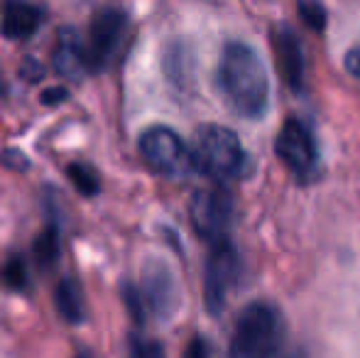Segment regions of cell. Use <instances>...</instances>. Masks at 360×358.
Listing matches in <instances>:
<instances>
[{"label":"cell","mask_w":360,"mask_h":358,"mask_svg":"<svg viewBox=\"0 0 360 358\" xmlns=\"http://www.w3.org/2000/svg\"><path fill=\"white\" fill-rule=\"evenodd\" d=\"M218 84L236 113L260 118L270 106V79L260 54L245 42H228L218 64Z\"/></svg>","instance_id":"6da1fadb"},{"label":"cell","mask_w":360,"mask_h":358,"mask_svg":"<svg viewBox=\"0 0 360 358\" xmlns=\"http://www.w3.org/2000/svg\"><path fill=\"white\" fill-rule=\"evenodd\" d=\"M285 341V319L270 302H252L238 317L233 334L236 358H275Z\"/></svg>","instance_id":"7a4b0ae2"},{"label":"cell","mask_w":360,"mask_h":358,"mask_svg":"<svg viewBox=\"0 0 360 358\" xmlns=\"http://www.w3.org/2000/svg\"><path fill=\"white\" fill-rule=\"evenodd\" d=\"M191 165L216 181L236 179L245 167V150L233 130L223 125H204L191 143Z\"/></svg>","instance_id":"3957f363"},{"label":"cell","mask_w":360,"mask_h":358,"mask_svg":"<svg viewBox=\"0 0 360 358\" xmlns=\"http://www.w3.org/2000/svg\"><path fill=\"white\" fill-rule=\"evenodd\" d=\"M140 155L157 174H165L172 179H181L194 170L191 165V150L179 135L167 125L147 128L140 135Z\"/></svg>","instance_id":"277c9868"},{"label":"cell","mask_w":360,"mask_h":358,"mask_svg":"<svg viewBox=\"0 0 360 358\" xmlns=\"http://www.w3.org/2000/svg\"><path fill=\"white\" fill-rule=\"evenodd\" d=\"M275 150L280 155L282 165L292 170L297 177L309 179L311 174H316L319 170L316 140H314L309 125L302 123L299 118L285 120V125L280 128V135H277Z\"/></svg>","instance_id":"5b68a950"},{"label":"cell","mask_w":360,"mask_h":358,"mask_svg":"<svg viewBox=\"0 0 360 358\" xmlns=\"http://www.w3.org/2000/svg\"><path fill=\"white\" fill-rule=\"evenodd\" d=\"M191 226L194 231L206 238L211 245L228 241V229H231V216H233V204L231 196L223 189H201L194 194L189 206Z\"/></svg>","instance_id":"8992f818"},{"label":"cell","mask_w":360,"mask_h":358,"mask_svg":"<svg viewBox=\"0 0 360 358\" xmlns=\"http://www.w3.org/2000/svg\"><path fill=\"white\" fill-rule=\"evenodd\" d=\"M238 270H240V263H238V253L231 241L211 245L209 260H206V307L209 312L214 314L221 312L228 290L238 277Z\"/></svg>","instance_id":"52a82bcc"},{"label":"cell","mask_w":360,"mask_h":358,"mask_svg":"<svg viewBox=\"0 0 360 358\" xmlns=\"http://www.w3.org/2000/svg\"><path fill=\"white\" fill-rule=\"evenodd\" d=\"M125 34V15L118 10H103L94 18L89 30V39L84 42V52H86V62L89 69L103 67L113 52L118 49L120 39Z\"/></svg>","instance_id":"ba28073f"},{"label":"cell","mask_w":360,"mask_h":358,"mask_svg":"<svg viewBox=\"0 0 360 358\" xmlns=\"http://www.w3.org/2000/svg\"><path fill=\"white\" fill-rule=\"evenodd\" d=\"M140 300H143V305L150 307L155 314H162V317L172 314V309L176 307V287H174V280H172V272L167 270L165 265H155V268L147 270Z\"/></svg>","instance_id":"9c48e42d"},{"label":"cell","mask_w":360,"mask_h":358,"mask_svg":"<svg viewBox=\"0 0 360 358\" xmlns=\"http://www.w3.org/2000/svg\"><path fill=\"white\" fill-rule=\"evenodd\" d=\"M275 54H277V67H280L282 77L292 89H302L304 82V49L299 44L297 34L292 30H280L275 34Z\"/></svg>","instance_id":"30bf717a"},{"label":"cell","mask_w":360,"mask_h":358,"mask_svg":"<svg viewBox=\"0 0 360 358\" xmlns=\"http://www.w3.org/2000/svg\"><path fill=\"white\" fill-rule=\"evenodd\" d=\"M39 23H42V13L34 5L22 3V0H10L3 8L0 30L10 39H27L30 34L37 32Z\"/></svg>","instance_id":"8fae6325"},{"label":"cell","mask_w":360,"mask_h":358,"mask_svg":"<svg viewBox=\"0 0 360 358\" xmlns=\"http://www.w3.org/2000/svg\"><path fill=\"white\" fill-rule=\"evenodd\" d=\"M54 67H57L59 74H64L69 79H79L81 74L91 72L89 62H86L84 42H81V37H76L72 30L59 34L57 52H54Z\"/></svg>","instance_id":"7c38bea8"},{"label":"cell","mask_w":360,"mask_h":358,"mask_svg":"<svg viewBox=\"0 0 360 358\" xmlns=\"http://www.w3.org/2000/svg\"><path fill=\"white\" fill-rule=\"evenodd\" d=\"M54 300H57L59 314H62L69 324H79V321L84 319V295H81V287L76 280L67 277V280L59 282Z\"/></svg>","instance_id":"4fadbf2b"},{"label":"cell","mask_w":360,"mask_h":358,"mask_svg":"<svg viewBox=\"0 0 360 358\" xmlns=\"http://www.w3.org/2000/svg\"><path fill=\"white\" fill-rule=\"evenodd\" d=\"M34 253H37L39 265L44 268H52L59 258V234L54 226H47L42 231V236L37 238V245H34Z\"/></svg>","instance_id":"5bb4252c"},{"label":"cell","mask_w":360,"mask_h":358,"mask_svg":"<svg viewBox=\"0 0 360 358\" xmlns=\"http://www.w3.org/2000/svg\"><path fill=\"white\" fill-rule=\"evenodd\" d=\"M69 179L89 196L98 191V174H96L89 165H69Z\"/></svg>","instance_id":"9a60e30c"},{"label":"cell","mask_w":360,"mask_h":358,"mask_svg":"<svg viewBox=\"0 0 360 358\" xmlns=\"http://www.w3.org/2000/svg\"><path fill=\"white\" fill-rule=\"evenodd\" d=\"M0 280L13 290H22L27 285V272H25V263L20 258H10L0 270Z\"/></svg>","instance_id":"2e32d148"},{"label":"cell","mask_w":360,"mask_h":358,"mask_svg":"<svg viewBox=\"0 0 360 358\" xmlns=\"http://www.w3.org/2000/svg\"><path fill=\"white\" fill-rule=\"evenodd\" d=\"M130 358H165V349L160 341L152 339H135L130 346Z\"/></svg>","instance_id":"e0dca14e"},{"label":"cell","mask_w":360,"mask_h":358,"mask_svg":"<svg viewBox=\"0 0 360 358\" xmlns=\"http://www.w3.org/2000/svg\"><path fill=\"white\" fill-rule=\"evenodd\" d=\"M343 67L348 69V74H351V77H356L360 82V44H356L353 49H348L346 59H343Z\"/></svg>","instance_id":"ac0fdd59"},{"label":"cell","mask_w":360,"mask_h":358,"mask_svg":"<svg viewBox=\"0 0 360 358\" xmlns=\"http://www.w3.org/2000/svg\"><path fill=\"white\" fill-rule=\"evenodd\" d=\"M184 358H209V349H206L204 339H199V336H196V339L186 346Z\"/></svg>","instance_id":"d6986e66"},{"label":"cell","mask_w":360,"mask_h":358,"mask_svg":"<svg viewBox=\"0 0 360 358\" xmlns=\"http://www.w3.org/2000/svg\"><path fill=\"white\" fill-rule=\"evenodd\" d=\"M289 358H302V356H299V354H294V356H289Z\"/></svg>","instance_id":"ffe728a7"},{"label":"cell","mask_w":360,"mask_h":358,"mask_svg":"<svg viewBox=\"0 0 360 358\" xmlns=\"http://www.w3.org/2000/svg\"><path fill=\"white\" fill-rule=\"evenodd\" d=\"M79 358H91V356H79Z\"/></svg>","instance_id":"44dd1931"}]
</instances>
